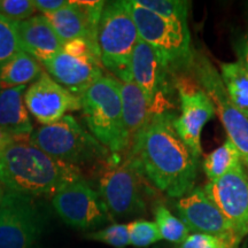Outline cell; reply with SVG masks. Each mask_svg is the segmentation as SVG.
<instances>
[{
  "mask_svg": "<svg viewBox=\"0 0 248 248\" xmlns=\"http://www.w3.org/2000/svg\"><path fill=\"white\" fill-rule=\"evenodd\" d=\"M43 68L35 58L21 51L0 68V90L17 88L35 82Z\"/></svg>",
  "mask_w": 248,
  "mask_h": 248,
  "instance_id": "cell-21",
  "label": "cell"
},
{
  "mask_svg": "<svg viewBox=\"0 0 248 248\" xmlns=\"http://www.w3.org/2000/svg\"><path fill=\"white\" fill-rule=\"evenodd\" d=\"M175 208L177 217L186 225L190 233L216 235L239 246L240 243L235 238L230 223L204 193L203 188H192L176 201Z\"/></svg>",
  "mask_w": 248,
  "mask_h": 248,
  "instance_id": "cell-16",
  "label": "cell"
},
{
  "mask_svg": "<svg viewBox=\"0 0 248 248\" xmlns=\"http://www.w3.org/2000/svg\"><path fill=\"white\" fill-rule=\"evenodd\" d=\"M47 216L33 197L7 191L0 203V248H37Z\"/></svg>",
  "mask_w": 248,
  "mask_h": 248,
  "instance_id": "cell-8",
  "label": "cell"
},
{
  "mask_svg": "<svg viewBox=\"0 0 248 248\" xmlns=\"http://www.w3.org/2000/svg\"><path fill=\"white\" fill-rule=\"evenodd\" d=\"M204 193L230 223L237 240L248 234V168L243 161L216 182L203 186Z\"/></svg>",
  "mask_w": 248,
  "mask_h": 248,
  "instance_id": "cell-12",
  "label": "cell"
},
{
  "mask_svg": "<svg viewBox=\"0 0 248 248\" xmlns=\"http://www.w3.org/2000/svg\"><path fill=\"white\" fill-rule=\"evenodd\" d=\"M36 11L33 0H0V15L16 22L33 16Z\"/></svg>",
  "mask_w": 248,
  "mask_h": 248,
  "instance_id": "cell-29",
  "label": "cell"
},
{
  "mask_svg": "<svg viewBox=\"0 0 248 248\" xmlns=\"http://www.w3.org/2000/svg\"><path fill=\"white\" fill-rule=\"evenodd\" d=\"M181 114L175 119V129L197 160L202 154L201 132L216 115L212 99L201 86L182 80L177 84Z\"/></svg>",
  "mask_w": 248,
  "mask_h": 248,
  "instance_id": "cell-13",
  "label": "cell"
},
{
  "mask_svg": "<svg viewBox=\"0 0 248 248\" xmlns=\"http://www.w3.org/2000/svg\"><path fill=\"white\" fill-rule=\"evenodd\" d=\"M29 142L49 156L79 169L80 167H100L113 154L73 115L33 129Z\"/></svg>",
  "mask_w": 248,
  "mask_h": 248,
  "instance_id": "cell-4",
  "label": "cell"
},
{
  "mask_svg": "<svg viewBox=\"0 0 248 248\" xmlns=\"http://www.w3.org/2000/svg\"><path fill=\"white\" fill-rule=\"evenodd\" d=\"M105 2L69 1L64 8L44 16L63 44L75 39H86L98 46V26Z\"/></svg>",
  "mask_w": 248,
  "mask_h": 248,
  "instance_id": "cell-17",
  "label": "cell"
},
{
  "mask_svg": "<svg viewBox=\"0 0 248 248\" xmlns=\"http://www.w3.org/2000/svg\"><path fill=\"white\" fill-rule=\"evenodd\" d=\"M129 4L139 38L159 53L172 77L192 70L194 53L187 23L164 20L136 0Z\"/></svg>",
  "mask_w": 248,
  "mask_h": 248,
  "instance_id": "cell-6",
  "label": "cell"
},
{
  "mask_svg": "<svg viewBox=\"0 0 248 248\" xmlns=\"http://www.w3.org/2000/svg\"><path fill=\"white\" fill-rule=\"evenodd\" d=\"M178 248H238L230 241L207 233H190Z\"/></svg>",
  "mask_w": 248,
  "mask_h": 248,
  "instance_id": "cell-30",
  "label": "cell"
},
{
  "mask_svg": "<svg viewBox=\"0 0 248 248\" xmlns=\"http://www.w3.org/2000/svg\"><path fill=\"white\" fill-rule=\"evenodd\" d=\"M241 161L239 151L228 138L221 146L204 156L202 166L204 175L208 182H216L234 169Z\"/></svg>",
  "mask_w": 248,
  "mask_h": 248,
  "instance_id": "cell-23",
  "label": "cell"
},
{
  "mask_svg": "<svg viewBox=\"0 0 248 248\" xmlns=\"http://www.w3.org/2000/svg\"><path fill=\"white\" fill-rule=\"evenodd\" d=\"M69 4L66 0H33L36 9L43 14L54 13Z\"/></svg>",
  "mask_w": 248,
  "mask_h": 248,
  "instance_id": "cell-31",
  "label": "cell"
},
{
  "mask_svg": "<svg viewBox=\"0 0 248 248\" xmlns=\"http://www.w3.org/2000/svg\"><path fill=\"white\" fill-rule=\"evenodd\" d=\"M24 104L29 114L42 125H49L62 117L82 109L79 97L68 91L43 71L24 93Z\"/></svg>",
  "mask_w": 248,
  "mask_h": 248,
  "instance_id": "cell-14",
  "label": "cell"
},
{
  "mask_svg": "<svg viewBox=\"0 0 248 248\" xmlns=\"http://www.w3.org/2000/svg\"><path fill=\"white\" fill-rule=\"evenodd\" d=\"M123 122L131 147L136 136L150 120L152 109L146 97L133 80L120 82ZM130 150V148H129Z\"/></svg>",
  "mask_w": 248,
  "mask_h": 248,
  "instance_id": "cell-20",
  "label": "cell"
},
{
  "mask_svg": "<svg viewBox=\"0 0 248 248\" xmlns=\"http://www.w3.org/2000/svg\"><path fill=\"white\" fill-rule=\"evenodd\" d=\"M175 119L168 108L152 113L126 156L154 187L179 199L194 187L198 160L176 131Z\"/></svg>",
  "mask_w": 248,
  "mask_h": 248,
  "instance_id": "cell-1",
  "label": "cell"
},
{
  "mask_svg": "<svg viewBox=\"0 0 248 248\" xmlns=\"http://www.w3.org/2000/svg\"><path fill=\"white\" fill-rule=\"evenodd\" d=\"M21 51L17 22L0 15V68Z\"/></svg>",
  "mask_w": 248,
  "mask_h": 248,
  "instance_id": "cell-26",
  "label": "cell"
},
{
  "mask_svg": "<svg viewBox=\"0 0 248 248\" xmlns=\"http://www.w3.org/2000/svg\"><path fill=\"white\" fill-rule=\"evenodd\" d=\"M82 177L79 168L49 156L29 141H14L0 152V184L7 191L53 198Z\"/></svg>",
  "mask_w": 248,
  "mask_h": 248,
  "instance_id": "cell-2",
  "label": "cell"
},
{
  "mask_svg": "<svg viewBox=\"0 0 248 248\" xmlns=\"http://www.w3.org/2000/svg\"><path fill=\"white\" fill-rule=\"evenodd\" d=\"M85 239L104 243L114 248H125L130 245L128 224L114 223L101 230L89 232L84 235Z\"/></svg>",
  "mask_w": 248,
  "mask_h": 248,
  "instance_id": "cell-28",
  "label": "cell"
},
{
  "mask_svg": "<svg viewBox=\"0 0 248 248\" xmlns=\"http://www.w3.org/2000/svg\"><path fill=\"white\" fill-rule=\"evenodd\" d=\"M42 64L55 82L79 98L106 74L99 47L86 39L64 43L58 54Z\"/></svg>",
  "mask_w": 248,
  "mask_h": 248,
  "instance_id": "cell-9",
  "label": "cell"
},
{
  "mask_svg": "<svg viewBox=\"0 0 248 248\" xmlns=\"http://www.w3.org/2000/svg\"><path fill=\"white\" fill-rule=\"evenodd\" d=\"M97 39L104 69L120 82L132 80L131 57L139 35L129 1L114 0L105 2Z\"/></svg>",
  "mask_w": 248,
  "mask_h": 248,
  "instance_id": "cell-5",
  "label": "cell"
},
{
  "mask_svg": "<svg viewBox=\"0 0 248 248\" xmlns=\"http://www.w3.org/2000/svg\"><path fill=\"white\" fill-rule=\"evenodd\" d=\"M83 120L89 131L113 154L129 151L130 141L123 122L120 80L105 74L80 98Z\"/></svg>",
  "mask_w": 248,
  "mask_h": 248,
  "instance_id": "cell-3",
  "label": "cell"
},
{
  "mask_svg": "<svg viewBox=\"0 0 248 248\" xmlns=\"http://www.w3.org/2000/svg\"><path fill=\"white\" fill-rule=\"evenodd\" d=\"M131 76L146 97L152 113L166 109L172 75L159 53L140 38L132 52Z\"/></svg>",
  "mask_w": 248,
  "mask_h": 248,
  "instance_id": "cell-15",
  "label": "cell"
},
{
  "mask_svg": "<svg viewBox=\"0 0 248 248\" xmlns=\"http://www.w3.org/2000/svg\"><path fill=\"white\" fill-rule=\"evenodd\" d=\"M21 48L43 63L61 51L63 43L44 15H33L17 22Z\"/></svg>",
  "mask_w": 248,
  "mask_h": 248,
  "instance_id": "cell-18",
  "label": "cell"
},
{
  "mask_svg": "<svg viewBox=\"0 0 248 248\" xmlns=\"http://www.w3.org/2000/svg\"><path fill=\"white\" fill-rule=\"evenodd\" d=\"M192 71L198 84L212 99L216 115L221 120L228 138L238 148L241 160L248 168V119L232 105L225 92L221 74L204 55H194Z\"/></svg>",
  "mask_w": 248,
  "mask_h": 248,
  "instance_id": "cell-10",
  "label": "cell"
},
{
  "mask_svg": "<svg viewBox=\"0 0 248 248\" xmlns=\"http://www.w3.org/2000/svg\"><path fill=\"white\" fill-rule=\"evenodd\" d=\"M99 170L98 193L111 219H126L146 213L144 176L128 156L111 154Z\"/></svg>",
  "mask_w": 248,
  "mask_h": 248,
  "instance_id": "cell-7",
  "label": "cell"
},
{
  "mask_svg": "<svg viewBox=\"0 0 248 248\" xmlns=\"http://www.w3.org/2000/svg\"><path fill=\"white\" fill-rule=\"evenodd\" d=\"M221 78L235 109L248 119V70L239 61L221 64Z\"/></svg>",
  "mask_w": 248,
  "mask_h": 248,
  "instance_id": "cell-22",
  "label": "cell"
},
{
  "mask_svg": "<svg viewBox=\"0 0 248 248\" xmlns=\"http://www.w3.org/2000/svg\"><path fill=\"white\" fill-rule=\"evenodd\" d=\"M15 140L12 136H9L7 132H5L4 130L0 129V152H2L5 148H7L9 145L13 144Z\"/></svg>",
  "mask_w": 248,
  "mask_h": 248,
  "instance_id": "cell-33",
  "label": "cell"
},
{
  "mask_svg": "<svg viewBox=\"0 0 248 248\" xmlns=\"http://www.w3.org/2000/svg\"><path fill=\"white\" fill-rule=\"evenodd\" d=\"M52 206L62 221L76 230H94L113 221L98 191L83 177L59 191Z\"/></svg>",
  "mask_w": 248,
  "mask_h": 248,
  "instance_id": "cell-11",
  "label": "cell"
},
{
  "mask_svg": "<svg viewBox=\"0 0 248 248\" xmlns=\"http://www.w3.org/2000/svg\"><path fill=\"white\" fill-rule=\"evenodd\" d=\"M4 194H5L4 186L0 184V203H1V200H2V197H4Z\"/></svg>",
  "mask_w": 248,
  "mask_h": 248,
  "instance_id": "cell-34",
  "label": "cell"
},
{
  "mask_svg": "<svg viewBox=\"0 0 248 248\" xmlns=\"http://www.w3.org/2000/svg\"><path fill=\"white\" fill-rule=\"evenodd\" d=\"M27 85L0 90V129L15 141H29L33 131L29 111L24 104Z\"/></svg>",
  "mask_w": 248,
  "mask_h": 248,
  "instance_id": "cell-19",
  "label": "cell"
},
{
  "mask_svg": "<svg viewBox=\"0 0 248 248\" xmlns=\"http://www.w3.org/2000/svg\"><path fill=\"white\" fill-rule=\"evenodd\" d=\"M130 245L138 248L151 246L162 240L155 222L147 219H135L128 224Z\"/></svg>",
  "mask_w": 248,
  "mask_h": 248,
  "instance_id": "cell-27",
  "label": "cell"
},
{
  "mask_svg": "<svg viewBox=\"0 0 248 248\" xmlns=\"http://www.w3.org/2000/svg\"><path fill=\"white\" fill-rule=\"evenodd\" d=\"M235 52L238 55V61L248 70V33L238 40Z\"/></svg>",
  "mask_w": 248,
  "mask_h": 248,
  "instance_id": "cell-32",
  "label": "cell"
},
{
  "mask_svg": "<svg viewBox=\"0 0 248 248\" xmlns=\"http://www.w3.org/2000/svg\"><path fill=\"white\" fill-rule=\"evenodd\" d=\"M155 224L159 229L161 238L172 244H182L190 231L177 216H175L164 204L154 207Z\"/></svg>",
  "mask_w": 248,
  "mask_h": 248,
  "instance_id": "cell-24",
  "label": "cell"
},
{
  "mask_svg": "<svg viewBox=\"0 0 248 248\" xmlns=\"http://www.w3.org/2000/svg\"><path fill=\"white\" fill-rule=\"evenodd\" d=\"M136 1L164 20L187 23L190 1H184V0H136Z\"/></svg>",
  "mask_w": 248,
  "mask_h": 248,
  "instance_id": "cell-25",
  "label": "cell"
}]
</instances>
